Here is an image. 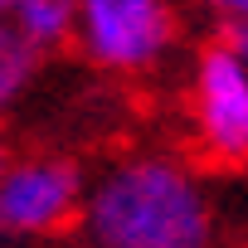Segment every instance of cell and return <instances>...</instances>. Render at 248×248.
Masks as SVG:
<instances>
[{
    "mask_svg": "<svg viewBox=\"0 0 248 248\" xmlns=\"http://www.w3.org/2000/svg\"><path fill=\"white\" fill-rule=\"evenodd\" d=\"M15 5H20V0H0V15H10V10H15Z\"/></svg>",
    "mask_w": 248,
    "mask_h": 248,
    "instance_id": "obj_9",
    "label": "cell"
},
{
    "mask_svg": "<svg viewBox=\"0 0 248 248\" xmlns=\"http://www.w3.org/2000/svg\"><path fill=\"white\" fill-rule=\"evenodd\" d=\"M83 185L68 161H20L0 170V229L10 233H59L78 219Z\"/></svg>",
    "mask_w": 248,
    "mask_h": 248,
    "instance_id": "obj_4",
    "label": "cell"
},
{
    "mask_svg": "<svg viewBox=\"0 0 248 248\" xmlns=\"http://www.w3.org/2000/svg\"><path fill=\"white\" fill-rule=\"evenodd\" d=\"M219 20H248V0H204Z\"/></svg>",
    "mask_w": 248,
    "mask_h": 248,
    "instance_id": "obj_8",
    "label": "cell"
},
{
    "mask_svg": "<svg viewBox=\"0 0 248 248\" xmlns=\"http://www.w3.org/2000/svg\"><path fill=\"white\" fill-rule=\"evenodd\" d=\"M30 73H34V49L20 39L15 25H5V15H0V107H10L25 93Z\"/></svg>",
    "mask_w": 248,
    "mask_h": 248,
    "instance_id": "obj_6",
    "label": "cell"
},
{
    "mask_svg": "<svg viewBox=\"0 0 248 248\" xmlns=\"http://www.w3.org/2000/svg\"><path fill=\"white\" fill-rule=\"evenodd\" d=\"M73 34L112 73H146L175 44L170 0H73Z\"/></svg>",
    "mask_w": 248,
    "mask_h": 248,
    "instance_id": "obj_2",
    "label": "cell"
},
{
    "mask_svg": "<svg viewBox=\"0 0 248 248\" xmlns=\"http://www.w3.org/2000/svg\"><path fill=\"white\" fill-rule=\"evenodd\" d=\"M10 25L20 30V39L39 54V49H59L73 34V0H20L10 10Z\"/></svg>",
    "mask_w": 248,
    "mask_h": 248,
    "instance_id": "obj_5",
    "label": "cell"
},
{
    "mask_svg": "<svg viewBox=\"0 0 248 248\" xmlns=\"http://www.w3.org/2000/svg\"><path fill=\"white\" fill-rule=\"evenodd\" d=\"M219 30H224V39H219V44H224L238 63H248V20H224Z\"/></svg>",
    "mask_w": 248,
    "mask_h": 248,
    "instance_id": "obj_7",
    "label": "cell"
},
{
    "mask_svg": "<svg viewBox=\"0 0 248 248\" xmlns=\"http://www.w3.org/2000/svg\"><path fill=\"white\" fill-rule=\"evenodd\" d=\"M78 209L97 248H204L209 238L204 195L175 161L117 166Z\"/></svg>",
    "mask_w": 248,
    "mask_h": 248,
    "instance_id": "obj_1",
    "label": "cell"
},
{
    "mask_svg": "<svg viewBox=\"0 0 248 248\" xmlns=\"http://www.w3.org/2000/svg\"><path fill=\"white\" fill-rule=\"evenodd\" d=\"M195 122L209 161L243 166L248 161V63H238L224 44L204 49L195 73Z\"/></svg>",
    "mask_w": 248,
    "mask_h": 248,
    "instance_id": "obj_3",
    "label": "cell"
},
{
    "mask_svg": "<svg viewBox=\"0 0 248 248\" xmlns=\"http://www.w3.org/2000/svg\"><path fill=\"white\" fill-rule=\"evenodd\" d=\"M10 166V156H5V137H0V170H5Z\"/></svg>",
    "mask_w": 248,
    "mask_h": 248,
    "instance_id": "obj_10",
    "label": "cell"
}]
</instances>
